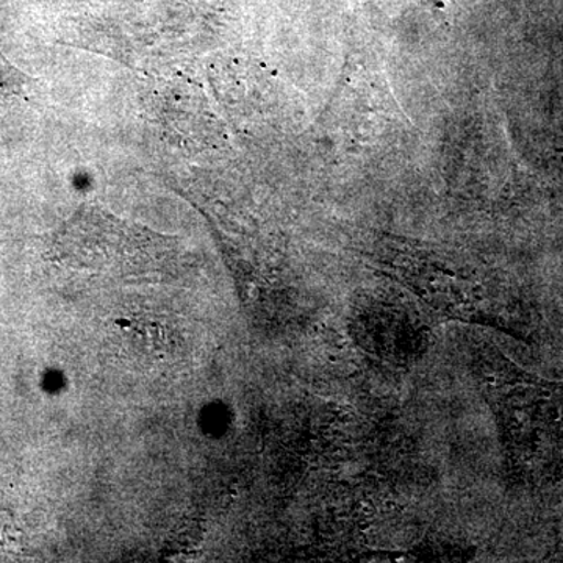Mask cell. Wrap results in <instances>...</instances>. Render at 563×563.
<instances>
[{"label": "cell", "instance_id": "6da1fadb", "mask_svg": "<svg viewBox=\"0 0 563 563\" xmlns=\"http://www.w3.org/2000/svg\"><path fill=\"white\" fill-rule=\"evenodd\" d=\"M24 76L20 70L14 69L5 58L0 55V92L3 95H21L22 87H24Z\"/></svg>", "mask_w": 563, "mask_h": 563}]
</instances>
